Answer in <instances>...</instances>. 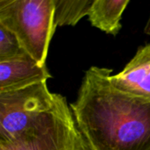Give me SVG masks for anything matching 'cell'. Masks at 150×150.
<instances>
[{
  "label": "cell",
  "instance_id": "1",
  "mask_svg": "<svg viewBox=\"0 0 150 150\" xmlns=\"http://www.w3.org/2000/svg\"><path fill=\"white\" fill-rule=\"evenodd\" d=\"M111 69L89 68L76 100L75 122L93 150H150V100L111 85Z\"/></svg>",
  "mask_w": 150,
  "mask_h": 150
},
{
  "label": "cell",
  "instance_id": "2",
  "mask_svg": "<svg viewBox=\"0 0 150 150\" xmlns=\"http://www.w3.org/2000/svg\"><path fill=\"white\" fill-rule=\"evenodd\" d=\"M54 0H0V21L15 36L22 50L41 67L46 66L56 30Z\"/></svg>",
  "mask_w": 150,
  "mask_h": 150
},
{
  "label": "cell",
  "instance_id": "3",
  "mask_svg": "<svg viewBox=\"0 0 150 150\" xmlns=\"http://www.w3.org/2000/svg\"><path fill=\"white\" fill-rule=\"evenodd\" d=\"M60 94L47 81L0 91V143L11 142L34 128L56 106Z\"/></svg>",
  "mask_w": 150,
  "mask_h": 150
},
{
  "label": "cell",
  "instance_id": "4",
  "mask_svg": "<svg viewBox=\"0 0 150 150\" xmlns=\"http://www.w3.org/2000/svg\"><path fill=\"white\" fill-rule=\"evenodd\" d=\"M0 150H93L79 129L71 107L60 95L55 108L34 128L0 143Z\"/></svg>",
  "mask_w": 150,
  "mask_h": 150
},
{
  "label": "cell",
  "instance_id": "5",
  "mask_svg": "<svg viewBox=\"0 0 150 150\" xmlns=\"http://www.w3.org/2000/svg\"><path fill=\"white\" fill-rule=\"evenodd\" d=\"M117 90L150 100V44L139 47L122 71L109 76Z\"/></svg>",
  "mask_w": 150,
  "mask_h": 150
},
{
  "label": "cell",
  "instance_id": "6",
  "mask_svg": "<svg viewBox=\"0 0 150 150\" xmlns=\"http://www.w3.org/2000/svg\"><path fill=\"white\" fill-rule=\"evenodd\" d=\"M50 77L47 67H41L27 54L0 60V91Z\"/></svg>",
  "mask_w": 150,
  "mask_h": 150
},
{
  "label": "cell",
  "instance_id": "7",
  "mask_svg": "<svg viewBox=\"0 0 150 150\" xmlns=\"http://www.w3.org/2000/svg\"><path fill=\"white\" fill-rule=\"evenodd\" d=\"M129 3V0H94L88 19L93 26L115 36L122 28L120 21Z\"/></svg>",
  "mask_w": 150,
  "mask_h": 150
},
{
  "label": "cell",
  "instance_id": "8",
  "mask_svg": "<svg viewBox=\"0 0 150 150\" xmlns=\"http://www.w3.org/2000/svg\"><path fill=\"white\" fill-rule=\"evenodd\" d=\"M94 0H54L55 26L75 25L83 17L88 16Z\"/></svg>",
  "mask_w": 150,
  "mask_h": 150
},
{
  "label": "cell",
  "instance_id": "9",
  "mask_svg": "<svg viewBox=\"0 0 150 150\" xmlns=\"http://www.w3.org/2000/svg\"><path fill=\"white\" fill-rule=\"evenodd\" d=\"M27 54L15 36L0 21V60Z\"/></svg>",
  "mask_w": 150,
  "mask_h": 150
},
{
  "label": "cell",
  "instance_id": "10",
  "mask_svg": "<svg viewBox=\"0 0 150 150\" xmlns=\"http://www.w3.org/2000/svg\"><path fill=\"white\" fill-rule=\"evenodd\" d=\"M144 33H145L146 34H148V35H149L150 36V15L149 19H148V22H147V24H146V25H145Z\"/></svg>",
  "mask_w": 150,
  "mask_h": 150
}]
</instances>
